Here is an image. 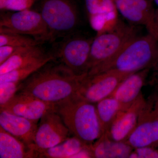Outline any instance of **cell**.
<instances>
[{"instance_id": "9c48e42d", "label": "cell", "mask_w": 158, "mask_h": 158, "mask_svg": "<svg viewBox=\"0 0 158 158\" xmlns=\"http://www.w3.org/2000/svg\"><path fill=\"white\" fill-rule=\"evenodd\" d=\"M133 73L108 71L93 75H86L77 92L81 98L94 104L110 97L118 85Z\"/></svg>"}, {"instance_id": "7a4b0ae2", "label": "cell", "mask_w": 158, "mask_h": 158, "mask_svg": "<svg viewBox=\"0 0 158 158\" xmlns=\"http://www.w3.org/2000/svg\"><path fill=\"white\" fill-rule=\"evenodd\" d=\"M158 59V39L148 33L137 36L115 56L92 68L87 75L111 70L135 73L152 68Z\"/></svg>"}, {"instance_id": "e0dca14e", "label": "cell", "mask_w": 158, "mask_h": 158, "mask_svg": "<svg viewBox=\"0 0 158 158\" xmlns=\"http://www.w3.org/2000/svg\"><path fill=\"white\" fill-rule=\"evenodd\" d=\"M90 149L93 158H127L134 148L127 142L113 141L105 135L90 146Z\"/></svg>"}, {"instance_id": "4316f807", "label": "cell", "mask_w": 158, "mask_h": 158, "mask_svg": "<svg viewBox=\"0 0 158 158\" xmlns=\"http://www.w3.org/2000/svg\"><path fill=\"white\" fill-rule=\"evenodd\" d=\"M26 47H19L12 46H0V64L6 61L11 56Z\"/></svg>"}, {"instance_id": "ba28073f", "label": "cell", "mask_w": 158, "mask_h": 158, "mask_svg": "<svg viewBox=\"0 0 158 158\" xmlns=\"http://www.w3.org/2000/svg\"><path fill=\"white\" fill-rule=\"evenodd\" d=\"M126 142L134 148L153 147L158 143V94L146 99L135 128Z\"/></svg>"}, {"instance_id": "9a60e30c", "label": "cell", "mask_w": 158, "mask_h": 158, "mask_svg": "<svg viewBox=\"0 0 158 158\" xmlns=\"http://www.w3.org/2000/svg\"><path fill=\"white\" fill-rule=\"evenodd\" d=\"M37 126V122L1 110L0 127L32 148Z\"/></svg>"}, {"instance_id": "ffe728a7", "label": "cell", "mask_w": 158, "mask_h": 158, "mask_svg": "<svg viewBox=\"0 0 158 158\" xmlns=\"http://www.w3.org/2000/svg\"><path fill=\"white\" fill-rule=\"evenodd\" d=\"M86 146L78 138L71 136L56 146L39 152L38 158H72Z\"/></svg>"}, {"instance_id": "cb8c5ba5", "label": "cell", "mask_w": 158, "mask_h": 158, "mask_svg": "<svg viewBox=\"0 0 158 158\" xmlns=\"http://www.w3.org/2000/svg\"><path fill=\"white\" fill-rule=\"evenodd\" d=\"M34 2V0H1V10L19 11L29 9Z\"/></svg>"}, {"instance_id": "8fae6325", "label": "cell", "mask_w": 158, "mask_h": 158, "mask_svg": "<svg viewBox=\"0 0 158 158\" xmlns=\"http://www.w3.org/2000/svg\"><path fill=\"white\" fill-rule=\"evenodd\" d=\"M118 12L131 24L143 26L158 39L155 10L151 0H114Z\"/></svg>"}, {"instance_id": "30bf717a", "label": "cell", "mask_w": 158, "mask_h": 158, "mask_svg": "<svg viewBox=\"0 0 158 158\" xmlns=\"http://www.w3.org/2000/svg\"><path fill=\"white\" fill-rule=\"evenodd\" d=\"M71 136L60 115L55 110L51 111L40 119L34 137L33 148L38 154L56 146Z\"/></svg>"}, {"instance_id": "2e32d148", "label": "cell", "mask_w": 158, "mask_h": 158, "mask_svg": "<svg viewBox=\"0 0 158 158\" xmlns=\"http://www.w3.org/2000/svg\"><path fill=\"white\" fill-rule=\"evenodd\" d=\"M40 45L24 48L0 64V75L43 59H56L52 52H46Z\"/></svg>"}, {"instance_id": "7c38bea8", "label": "cell", "mask_w": 158, "mask_h": 158, "mask_svg": "<svg viewBox=\"0 0 158 158\" xmlns=\"http://www.w3.org/2000/svg\"><path fill=\"white\" fill-rule=\"evenodd\" d=\"M0 109L37 122L47 113L55 110L56 104L18 91L6 104L0 106Z\"/></svg>"}, {"instance_id": "5bb4252c", "label": "cell", "mask_w": 158, "mask_h": 158, "mask_svg": "<svg viewBox=\"0 0 158 158\" xmlns=\"http://www.w3.org/2000/svg\"><path fill=\"white\" fill-rule=\"evenodd\" d=\"M151 69L148 68L130 75L118 85L113 97L119 102L121 111L128 109L140 95L147 82Z\"/></svg>"}, {"instance_id": "603a6c76", "label": "cell", "mask_w": 158, "mask_h": 158, "mask_svg": "<svg viewBox=\"0 0 158 158\" xmlns=\"http://www.w3.org/2000/svg\"><path fill=\"white\" fill-rule=\"evenodd\" d=\"M21 83L6 82L0 83V106L6 104L19 90Z\"/></svg>"}, {"instance_id": "3957f363", "label": "cell", "mask_w": 158, "mask_h": 158, "mask_svg": "<svg viewBox=\"0 0 158 158\" xmlns=\"http://www.w3.org/2000/svg\"><path fill=\"white\" fill-rule=\"evenodd\" d=\"M55 111L61 116L71 135L85 145L91 146L101 137L95 104L77 95L56 104Z\"/></svg>"}, {"instance_id": "4dcf8cb0", "label": "cell", "mask_w": 158, "mask_h": 158, "mask_svg": "<svg viewBox=\"0 0 158 158\" xmlns=\"http://www.w3.org/2000/svg\"><path fill=\"white\" fill-rule=\"evenodd\" d=\"M151 1H152V0H151Z\"/></svg>"}, {"instance_id": "5b68a950", "label": "cell", "mask_w": 158, "mask_h": 158, "mask_svg": "<svg viewBox=\"0 0 158 158\" xmlns=\"http://www.w3.org/2000/svg\"><path fill=\"white\" fill-rule=\"evenodd\" d=\"M139 35L135 25L125 23L120 20L113 30L97 34L90 48L88 72L115 56Z\"/></svg>"}, {"instance_id": "d6986e66", "label": "cell", "mask_w": 158, "mask_h": 158, "mask_svg": "<svg viewBox=\"0 0 158 158\" xmlns=\"http://www.w3.org/2000/svg\"><path fill=\"white\" fill-rule=\"evenodd\" d=\"M95 105L101 127L102 136L106 135L118 113L121 111L120 105L116 99L112 96L102 100Z\"/></svg>"}, {"instance_id": "4fadbf2b", "label": "cell", "mask_w": 158, "mask_h": 158, "mask_svg": "<svg viewBox=\"0 0 158 158\" xmlns=\"http://www.w3.org/2000/svg\"><path fill=\"white\" fill-rule=\"evenodd\" d=\"M145 102L141 93L129 107L119 112L106 135L109 138L114 141H126L137 125Z\"/></svg>"}, {"instance_id": "ac0fdd59", "label": "cell", "mask_w": 158, "mask_h": 158, "mask_svg": "<svg viewBox=\"0 0 158 158\" xmlns=\"http://www.w3.org/2000/svg\"><path fill=\"white\" fill-rule=\"evenodd\" d=\"M38 153L0 127V158H38Z\"/></svg>"}, {"instance_id": "8992f818", "label": "cell", "mask_w": 158, "mask_h": 158, "mask_svg": "<svg viewBox=\"0 0 158 158\" xmlns=\"http://www.w3.org/2000/svg\"><path fill=\"white\" fill-rule=\"evenodd\" d=\"M2 32L27 35L42 43L52 41L48 28L40 13L30 9L2 14L0 33Z\"/></svg>"}, {"instance_id": "6da1fadb", "label": "cell", "mask_w": 158, "mask_h": 158, "mask_svg": "<svg viewBox=\"0 0 158 158\" xmlns=\"http://www.w3.org/2000/svg\"><path fill=\"white\" fill-rule=\"evenodd\" d=\"M86 75H77L62 62L53 59L22 82L18 91L56 104L77 95Z\"/></svg>"}, {"instance_id": "f546056e", "label": "cell", "mask_w": 158, "mask_h": 158, "mask_svg": "<svg viewBox=\"0 0 158 158\" xmlns=\"http://www.w3.org/2000/svg\"><path fill=\"white\" fill-rule=\"evenodd\" d=\"M154 1L155 2L157 6H158V0H152V1Z\"/></svg>"}, {"instance_id": "44dd1931", "label": "cell", "mask_w": 158, "mask_h": 158, "mask_svg": "<svg viewBox=\"0 0 158 158\" xmlns=\"http://www.w3.org/2000/svg\"><path fill=\"white\" fill-rule=\"evenodd\" d=\"M53 59H56L48 58L43 59L15 69L10 72L0 75V83L6 82L21 83L47 62Z\"/></svg>"}, {"instance_id": "d4e9b609", "label": "cell", "mask_w": 158, "mask_h": 158, "mask_svg": "<svg viewBox=\"0 0 158 158\" xmlns=\"http://www.w3.org/2000/svg\"><path fill=\"white\" fill-rule=\"evenodd\" d=\"M129 158H158V150L150 146L134 148Z\"/></svg>"}, {"instance_id": "484cf974", "label": "cell", "mask_w": 158, "mask_h": 158, "mask_svg": "<svg viewBox=\"0 0 158 158\" xmlns=\"http://www.w3.org/2000/svg\"><path fill=\"white\" fill-rule=\"evenodd\" d=\"M106 0H85L88 18L100 14L104 8Z\"/></svg>"}, {"instance_id": "f1b7e54d", "label": "cell", "mask_w": 158, "mask_h": 158, "mask_svg": "<svg viewBox=\"0 0 158 158\" xmlns=\"http://www.w3.org/2000/svg\"><path fill=\"white\" fill-rule=\"evenodd\" d=\"M155 19L158 26V9L155 10Z\"/></svg>"}, {"instance_id": "7402d4cb", "label": "cell", "mask_w": 158, "mask_h": 158, "mask_svg": "<svg viewBox=\"0 0 158 158\" xmlns=\"http://www.w3.org/2000/svg\"><path fill=\"white\" fill-rule=\"evenodd\" d=\"M42 42L27 35L10 33H0V46H12L19 47H28L40 45Z\"/></svg>"}, {"instance_id": "52a82bcc", "label": "cell", "mask_w": 158, "mask_h": 158, "mask_svg": "<svg viewBox=\"0 0 158 158\" xmlns=\"http://www.w3.org/2000/svg\"><path fill=\"white\" fill-rule=\"evenodd\" d=\"M94 38L73 34L63 38L57 50L52 52L55 58L74 73L81 76L88 74L90 48Z\"/></svg>"}, {"instance_id": "83f0119b", "label": "cell", "mask_w": 158, "mask_h": 158, "mask_svg": "<svg viewBox=\"0 0 158 158\" xmlns=\"http://www.w3.org/2000/svg\"><path fill=\"white\" fill-rule=\"evenodd\" d=\"M150 76L149 75L147 82L149 85L158 88V59L151 69Z\"/></svg>"}, {"instance_id": "277c9868", "label": "cell", "mask_w": 158, "mask_h": 158, "mask_svg": "<svg viewBox=\"0 0 158 158\" xmlns=\"http://www.w3.org/2000/svg\"><path fill=\"white\" fill-rule=\"evenodd\" d=\"M39 12L52 41L75 34L80 24V13L73 0H41Z\"/></svg>"}]
</instances>
